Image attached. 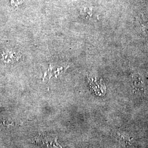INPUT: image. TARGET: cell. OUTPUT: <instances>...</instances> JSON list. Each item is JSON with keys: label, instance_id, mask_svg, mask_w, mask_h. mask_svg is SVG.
Listing matches in <instances>:
<instances>
[{"label": "cell", "instance_id": "obj_1", "mask_svg": "<svg viewBox=\"0 0 148 148\" xmlns=\"http://www.w3.org/2000/svg\"><path fill=\"white\" fill-rule=\"evenodd\" d=\"M132 82L134 90L138 93L142 98L145 95V86L142 76L137 73L132 75Z\"/></svg>", "mask_w": 148, "mask_h": 148}]
</instances>
